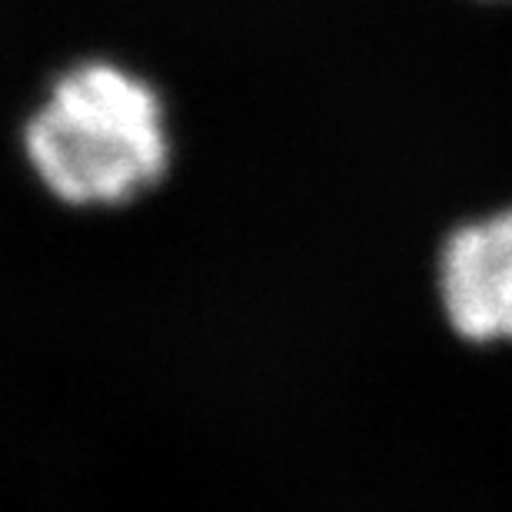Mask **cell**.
<instances>
[{"label":"cell","mask_w":512,"mask_h":512,"mask_svg":"<svg viewBox=\"0 0 512 512\" xmlns=\"http://www.w3.org/2000/svg\"><path fill=\"white\" fill-rule=\"evenodd\" d=\"M439 300L469 343H512V210L463 223L439 253Z\"/></svg>","instance_id":"cell-2"},{"label":"cell","mask_w":512,"mask_h":512,"mask_svg":"<svg viewBox=\"0 0 512 512\" xmlns=\"http://www.w3.org/2000/svg\"><path fill=\"white\" fill-rule=\"evenodd\" d=\"M24 153L67 207H124L167 177V114L147 80L84 60L54 80L27 120Z\"/></svg>","instance_id":"cell-1"}]
</instances>
